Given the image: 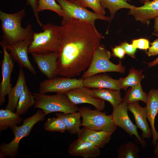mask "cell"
<instances>
[{
	"mask_svg": "<svg viewBox=\"0 0 158 158\" xmlns=\"http://www.w3.org/2000/svg\"><path fill=\"white\" fill-rule=\"evenodd\" d=\"M61 26L62 40L57 61V75L73 78L89 67L102 35L95 25L66 18Z\"/></svg>",
	"mask_w": 158,
	"mask_h": 158,
	"instance_id": "1",
	"label": "cell"
},
{
	"mask_svg": "<svg viewBox=\"0 0 158 158\" xmlns=\"http://www.w3.org/2000/svg\"><path fill=\"white\" fill-rule=\"evenodd\" d=\"M25 14L24 8L14 13H8L0 11L2 37L7 44L21 40H32L35 32L32 29V25L28 24L25 28L21 26Z\"/></svg>",
	"mask_w": 158,
	"mask_h": 158,
	"instance_id": "2",
	"label": "cell"
},
{
	"mask_svg": "<svg viewBox=\"0 0 158 158\" xmlns=\"http://www.w3.org/2000/svg\"><path fill=\"white\" fill-rule=\"evenodd\" d=\"M43 32H34L32 41L28 49V53H47L59 52L62 44L61 26L50 23L40 26Z\"/></svg>",
	"mask_w": 158,
	"mask_h": 158,
	"instance_id": "3",
	"label": "cell"
},
{
	"mask_svg": "<svg viewBox=\"0 0 158 158\" xmlns=\"http://www.w3.org/2000/svg\"><path fill=\"white\" fill-rule=\"evenodd\" d=\"M46 115L42 110H38L32 116L23 120L21 125L14 126L10 128L14 137L10 142H3L0 145V158H4L5 156L11 158L16 157L18 154L20 140L29 136L35 124L44 121Z\"/></svg>",
	"mask_w": 158,
	"mask_h": 158,
	"instance_id": "4",
	"label": "cell"
},
{
	"mask_svg": "<svg viewBox=\"0 0 158 158\" xmlns=\"http://www.w3.org/2000/svg\"><path fill=\"white\" fill-rule=\"evenodd\" d=\"M33 94L35 99L34 108L42 110L46 115L54 112L73 113L78 111L79 109L65 93L48 95L34 92Z\"/></svg>",
	"mask_w": 158,
	"mask_h": 158,
	"instance_id": "5",
	"label": "cell"
},
{
	"mask_svg": "<svg viewBox=\"0 0 158 158\" xmlns=\"http://www.w3.org/2000/svg\"><path fill=\"white\" fill-rule=\"evenodd\" d=\"M111 54L104 45L100 44L94 53L91 63L87 70L83 74L84 79L95 74L106 72L124 73L125 68L120 61L115 64L110 60Z\"/></svg>",
	"mask_w": 158,
	"mask_h": 158,
	"instance_id": "6",
	"label": "cell"
},
{
	"mask_svg": "<svg viewBox=\"0 0 158 158\" xmlns=\"http://www.w3.org/2000/svg\"><path fill=\"white\" fill-rule=\"evenodd\" d=\"M96 109L92 110L88 107L79 108L82 118L81 126L97 131H104L113 133L117 126L111 114L107 115L105 112Z\"/></svg>",
	"mask_w": 158,
	"mask_h": 158,
	"instance_id": "7",
	"label": "cell"
},
{
	"mask_svg": "<svg viewBox=\"0 0 158 158\" xmlns=\"http://www.w3.org/2000/svg\"><path fill=\"white\" fill-rule=\"evenodd\" d=\"M56 1L64 12L66 16L64 18L86 21L94 25L95 21L97 19L108 22L111 21L110 16H101L91 12L79 4L67 0Z\"/></svg>",
	"mask_w": 158,
	"mask_h": 158,
	"instance_id": "8",
	"label": "cell"
},
{
	"mask_svg": "<svg viewBox=\"0 0 158 158\" xmlns=\"http://www.w3.org/2000/svg\"><path fill=\"white\" fill-rule=\"evenodd\" d=\"M83 79H77L67 77L56 76L51 79H47L40 82L39 92L45 94L47 92L65 93L68 91L84 86Z\"/></svg>",
	"mask_w": 158,
	"mask_h": 158,
	"instance_id": "9",
	"label": "cell"
},
{
	"mask_svg": "<svg viewBox=\"0 0 158 158\" xmlns=\"http://www.w3.org/2000/svg\"><path fill=\"white\" fill-rule=\"evenodd\" d=\"M128 110V105L123 102L113 109L111 115L114 122L117 126L122 128L130 136L134 135L137 142L145 148L146 142L139 135L137 130L138 127L130 119Z\"/></svg>",
	"mask_w": 158,
	"mask_h": 158,
	"instance_id": "10",
	"label": "cell"
},
{
	"mask_svg": "<svg viewBox=\"0 0 158 158\" xmlns=\"http://www.w3.org/2000/svg\"><path fill=\"white\" fill-rule=\"evenodd\" d=\"M3 51V58L1 63L2 80L0 84V105L5 102V97L11 90V75L14 66L12 59L7 50L6 43L4 40L0 42Z\"/></svg>",
	"mask_w": 158,
	"mask_h": 158,
	"instance_id": "11",
	"label": "cell"
},
{
	"mask_svg": "<svg viewBox=\"0 0 158 158\" xmlns=\"http://www.w3.org/2000/svg\"><path fill=\"white\" fill-rule=\"evenodd\" d=\"M32 40H21L7 44L6 47L10 56L21 68L28 69L33 75L36 74L35 67L30 61L28 57V49Z\"/></svg>",
	"mask_w": 158,
	"mask_h": 158,
	"instance_id": "12",
	"label": "cell"
},
{
	"mask_svg": "<svg viewBox=\"0 0 158 158\" xmlns=\"http://www.w3.org/2000/svg\"><path fill=\"white\" fill-rule=\"evenodd\" d=\"M32 56L41 72L48 79H51L57 75V62L59 52L47 53H32Z\"/></svg>",
	"mask_w": 158,
	"mask_h": 158,
	"instance_id": "13",
	"label": "cell"
},
{
	"mask_svg": "<svg viewBox=\"0 0 158 158\" xmlns=\"http://www.w3.org/2000/svg\"><path fill=\"white\" fill-rule=\"evenodd\" d=\"M90 89V88L83 86L71 89L65 94L71 101L76 105L87 103L94 106L95 109L103 110L105 106L104 101L91 96Z\"/></svg>",
	"mask_w": 158,
	"mask_h": 158,
	"instance_id": "14",
	"label": "cell"
},
{
	"mask_svg": "<svg viewBox=\"0 0 158 158\" xmlns=\"http://www.w3.org/2000/svg\"><path fill=\"white\" fill-rule=\"evenodd\" d=\"M69 154L74 157L96 158L100 155V148L93 143L78 139L74 140L68 148Z\"/></svg>",
	"mask_w": 158,
	"mask_h": 158,
	"instance_id": "15",
	"label": "cell"
},
{
	"mask_svg": "<svg viewBox=\"0 0 158 158\" xmlns=\"http://www.w3.org/2000/svg\"><path fill=\"white\" fill-rule=\"evenodd\" d=\"M83 86L93 89L106 88L114 90L121 89L120 80L115 79L107 74H97L83 79Z\"/></svg>",
	"mask_w": 158,
	"mask_h": 158,
	"instance_id": "16",
	"label": "cell"
},
{
	"mask_svg": "<svg viewBox=\"0 0 158 158\" xmlns=\"http://www.w3.org/2000/svg\"><path fill=\"white\" fill-rule=\"evenodd\" d=\"M128 14L133 16L137 21L148 24L150 20L158 17V0L149 1L140 7L135 6L130 9Z\"/></svg>",
	"mask_w": 158,
	"mask_h": 158,
	"instance_id": "17",
	"label": "cell"
},
{
	"mask_svg": "<svg viewBox=\"0 0 158 158\" xmlns=\"http://www.w3.org/2000/svg\"><path fill=\"white\" fill-rule=\"evenodd\" d=\"M146 104L147 119L150 123L152 130V144L154 148L158 139V132L154 126L155 118L158 111V88L153 89L149 91Z\"/></svg>",
	"mask_w": 158,
	"mask_h": 158,
	"instance_id": "18",
	"label": "cell"
},
{
	"mask_svg": "<svg viewBox=\"0 0 158 158\" xmlns=\"http://www.w3.org/2000/svg\"><path fill=\"white\" fill-rule=\"evenodd\" d=\"M128 110L134 116L136 125L142 131L141 138H150L152 135V130L147 121V113L146 107L140 106L138 102L130 103L128 105Z\"/></svg>",
	"mask_w": 158,
	"mask_h": 158,
	"instance_id": "19",
	"label": "cell"
},
{
	"mask_svg": "<svg viewBox=\"0 0 158 158\" xmlns=\"http://www.w3.org/2000/svg\"><path fill=\"white\" fill-rule=\"evenodd\" d=\"M113 133L90 129L83 127L77 134L78 139L90 142L100 148H104L110 141Z\"/></svg>",
	"mask_w": 158,
	"mask_h": 158,
	"instance_id": "20",
	"label": "cell"
},
{
	"mask_svg": "<svg viewBox=\"0 0 158 158\" xmlns=\"http://www.w3.org/2000/svg\"><path fill=\"white\" fill-rule=\"evenodd\" d=\"M25 75L22 68L19 70V75L15 85L12 87L8 95V102L5 108L14 112L16 109L19 99L26 84Z\"/></svg>",
	"mask_w": 158,
	"mask_h": 158,
	"instance_id": "21",
	"label": "cell"
},
{
	"mask_svg": "<svg viewBox=\"0 0 158 158\" xmlns=\"http://www.w3.org/2000/svg\"><path fill=\"white\" fill-rule=\"evenodd\" d=\"M90 94L92 97L109 102L113 109L116 108L123 102L120 90L106 88L90 89Z\"/></svg>",
	"mask_w": 158,
	"mask_h": 158,
	"instance_id": "22",
	"label": "cell"
},
{
	"mask_svg": "<svg viewBox=\"0 0 158 158\" xmlns=\"http://www.w3.org/2000/svg\"><path fill=\"white\" fill-rule=\"evenodd\" d=\"M55 116L61 120L66 126V130L71 134H77L80 130L82 121L79 111L68 114L57 112Z\"/></svg>",
	"mask_w": 158,
	"mask_h": 158,
	"instance_id": "23",
	"label": "cell"
},
{
	"mask_svg": "<svg viewBox=\"0 0 158 158\" xmlns=\"http://www.w3.org/2000/svg\"><path fill=\"white\" fill-rule=\"evenodd\" d=\"M23 121L20 116L7 109L0 110V131L21 124Z\"/></svg>",
	"mask_w": 158,
	"mask_h": 158,
	"instance_id": "24",
	"label": "cell"
},
{
	"mask_svg": "<svg viewBox=\"0 0 158 158\" xmlns=\"http://www.w3.org/2000/svg\"><path fill=\"white\" fill-rule=\"evenodd\" d=\"M142 71V70H138L133 67L131 68L126 77L119 78L121 89L126 90L129 87H134L140 84L141 81L145 77Z\"/></svg>",
	"mask_w": 158,
	"mask_h": 158,
	"instance_id": "25",
	"label": "cell"
},
{
	"mask_svg": "<svg viewBox=\"0 0 158 158\" xmlns=\"http://www.w3.org/2000/svg\"><path fill=\"white\" fill-rule=\"evenodd\" d=\"M35 99L33 94L26 84L24 91L18 101L16 111L17 114L20 116L25 114L28 109L34 105Z\"/></svg>",
	"mask_w": 158,
	"mask_h": 158,
	"instance_id": "26",
	"label": "cell"
},
{
	"mask_svg": "<svg viewBox=\"0 0 158 158\" xmlns=\"http://www.w3.org/2000/svg\"><path fill=\"white\" fill-rule=\"evenodd\" d=\"M148 93L143 90L141 84L131 87L128 90L126 95L123 99V102L128 105L130 103L141 101L146 103L148 99Z\"/></svg>",
	"mask_w": 158,
	"mask_h": 158,
	"instance_id": "27",
	"label": "cell"
},
{
	"mask_svg": "<svg viewBox=\"0 0 158 158\" xmlns=\"http://www.w3.org/2000/svg\"><path fill=\"white\" fill-rule=\"evenodd\" d=\"M104 8H107L109 12L111 20L114 17L116 12L121 8L132 9L135 6L129 4L128 0H99Z\"/></svg>",
	"mask_w": 158,
	"mask_h": 158,
	"instance_id": "28",
	"label": "cell"
},
{
	"mask_svg": "<svg viewBox=\"0 0 158 158\" xmlns=\"http://www.w3.org/2000/svg\"><path fill=\"white\" fill-rule=\"evenodd\" d=\"M139 148L133 142L130 141L119 147L117 158H139Z\"/></svg>",
	"mask_w": 158,
	"mask_h": 158,
	"instance_id": "29",
	"label": "cell"
},
{
	"mask_svg": "<svg viewBox=\"0 0 158 158\" xmlns=\"http://www.w3.org/2000/svg\"><path fill=\"white\" fill-rule=\"evenodd\" d=\"M45 10L53 11L58 15L63 18L66 16L65 14L60 6L56 0H39L37 11L40 12Z\"/></svg>",
	"mask_w": 158,
	"mask_h": 158,
	"instance_id": "30",
	"label": "cell"
},
{
	"mask_svg": "<svg viewBox=\"0 0 158 158\" xmlns=\"http://www.w3.org/2000/svg\"><path fill=\"white\" fill-rule=\"evenodd\" d=\"M43 127L46 130L50 132L63 133L66 130V128L63 122L57 117L48 118Z\"/></svg>",
	"mask_w": 158,
	"mask_h": 158,
	"instance_id": "31",
	"label": "cell"
},
{
	"mask_svg": "<svg viewBox=\"0 0 158 158\" xmlns=\"http://www.w3.org/2000/svg\"><path fill=\"white\" fill-rule=\"evenodd\" d=\"M79 4L85 8H91L97 14L105 16L106 12L99 0H80Z\"/></svg>",
	"mask_w": 158,
	"mask_h": 158,
	"instance_id": "32",
	"label": "cell"
},
{
	"mask_svg": "<svg viewBox=\"0 0 158 158\" xmlns=\"http://www.w3.org/2000/svg\"><path fill=\"white\" fill-rule=\"evenodd\" d=\"M132 44L136 48L146 50L149 49V42L148 40L145 38H140L133 40Z\"/></svg>",
	"mask_w": 158,
	"mask_h": 158,
	"instance_id": "33",
	"label": "cell"
},
{
	"mask_svg": "<svg viewBox=\"0 0 158 158\" xmlns=\"http://www.w3.org/2000/svg\"><path fill=\"white\" fill-rule=\"evenodd\" d=\"M39 0H26V5L31 8L34 15L37 23L40 26L42 23L40 21L37 11V8Z\"/></svg>",
	"mask_w": 158,
	"mask_h": 158,
	"instance_id": "34",
	"label": "cell"
},
{
	"mask_svg": "<svg viewBox=\"0 0 158 158\" xmlns=\"http://www.w3.org/2000/svg\"><path fill=\"white\" fill-rule=\"evenodd\" d=\"M121 45L124 49L126 54L132 58H135V54L137 48L134 47L132 44H129L126 42H123Z\"/></svg>",
	"mask_w": 158,
	"mask_h": 158,
	"instance_id": "35",
	"label": "cell"
},
{
	"mask_svg": "<svg viewBox=\"0 0 158 158\" xmlns=\"http://www.w3.org/2000/svg\"><path fill=\"white\" fill-rule=\"evenodd\" d=\"M112 55L114 57H117L120 59L124 57L125 51L121 45H117L112 48Z\"/></svg>",
	"mask_w": 158,
	"mask_h": 158,
	"instance_id": "36",
	"label": "cell"
},
{
	"mask_svg": "<svg viewBox=\"0 0 158 158\" xmlns=\"http://www.w3.org/2000/svg\"><path fill=\"white\" fill-rule=\"evenodd\" d=\"M151 46L147 52V54L149 56H156L158 54V38L156 39L151 43Z\"/></svg>",
	"mask_w": 158,
	"mask_h": 158,
	"instance_id": "37",
	"label": "cell"
},
{
	"mask_svg": "<svg viewBox=\"0 0 158 158\" xmlns=\"http://www.w3.org/2000/svg\"><path fill=\"white\" fill-rule=\"evenodd\" d=\"M153 28L154 31L152 35L158 34V17L154 19V24Z\"/></svg>",
	"mask_w": 158,
	"mask_h": 158,
	"instance_id": "38",
	"label": "cell"
},
{
	"mask_svg": "<svg viewBox=\"0 0 158 158\" xmlns=\"http://www.w3.org/2000/svg\"><path fill=\"white\" fill-rule=\"evenodd\" d=\"M158 64V57L155 60L152 62L148 63V67L153 66Z\"/></svg>",
	"mask_w": 158,
	"mask_h": 158,
	"instance_id": "39",
	"label": "cell"
},
{
	"mask_svg": "<svg viewBox=\"0 0 158 158\" xmlns=\"http://www.w3.org/2000/svg\"><path fill=\"white\" fill-rule=\"evenodd\" d=\"M154 153L156 156V158H158V139L157 140L156 146L153 151Z\"/></svg>",
	"mask_w": 158,
	"mask_h": 158,
	"instance_id": "40",
	"label": "cell"
},
{
	"mask_svg": "<svg viewBox=\"0 0 158 158\" xmlns=\"http://www.w3.org/2000/svg\"><path fill=\"white\" fill-rule=\"evenodd\" d=\"M150 0H140V2L142 4H144L145 3L150 1Z\"/></svg>",
	"mask_w": 158,
	"mask_h": 158,
	"instance_id": "41",
	"label": "cell"
},
{
	"mask_svg": "<svg viewBox=\"0 0 158 158\" xmlns=\"http://www.w3.org/2000/svg\"><path fill=\"white\" fill-rule=\"evenodd\" d=\"M69 1L79 4L80 0H67Z\"/></svg>",
	"mask_w": 158,
	"mask_h": 158,
	"instance_id": "42",
	"label": "cell"
},
{
	"mask_svg": "<svg viewBox=\"0 0 158 158\" xmlns=\"http://www.w3.org/2000/svg\"><path fill=\"white\" fill-rule=\"evenodd\" d=\"M154 35H155V36L158 37V34H156Z\"/></svg>",
	"mask_w": 158,
	"mask_h": 158,
	"instance_id": "43",
	"label": "cell"
},
{
	"mask_svg": "<svg viewBox=\"0 0 158 158\" xmlns=\"http://www.w3.org/2000/svg\"><path fill=\"white\" fill-rule=\"evenodd\" d=\"M157 114L158 115V112H157Z\"/></svg>",
	"mask_w": 158,
	"mask_h": 158,
	"instance_id": "44",
	"label": "cell"
}]
</instances>
